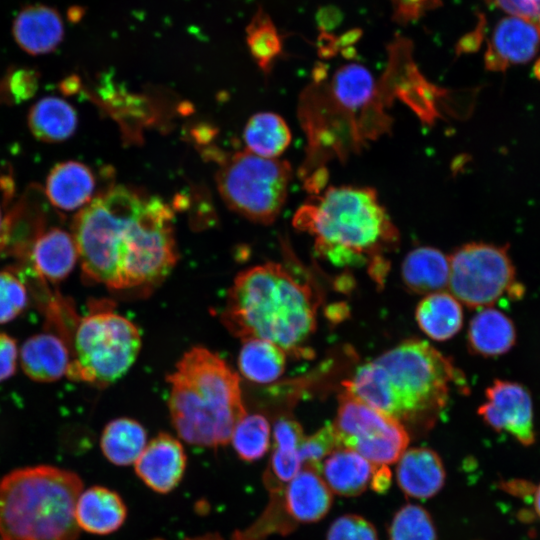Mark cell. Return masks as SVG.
I'll use <instances>...</instances> for the list:
<instances>
[{"label":"cell","mask_w":540,"mask_h":540,"mask_svg":"<svg viewBox=\"0 0 540 540\" xmlns=\"http://www.w3.org/2000/svg\"><path fill=\"white\" fill-rule=\"evenodd\" d=\"M452 362L429 343L409 339L359 366L344 392L396 419L428 428L458 379Z\"/></svg>","instance_id":"obj_1"},{"label":"cell","mask_w":540,"mask_h":540,"mask_svg":"<svg viewBox=\"0 0 540 540\" xmlns=\"http://www.w3.org/2000/svg\"><path fill=\"white\" fill-rule=\"evenodd\" d=\"M316 308L307 284L283 265L268 262L236 276L221 319L242 341L266 340L296 355L315 331Z\"/></svg>","instance_id":"obj_2"},{"label":"cell","mask_w":540,"mask_h":540,"mask_svg":"<svg viewBox=\"0 0 540 540\" xmlns=\"http://www.w3.org/2000/svg\"><path fill=\"white\" fill-rule=\"evenodd\" d=\"M171 422L182 440L208 448L227 445L247 414L238 374L216 353L188 350L167 376Z\"/></svg>","instance_id":"obj_3"},{"label":"cell","mask_w":540,"mask_h":540,"mask_svg":"<svg viewBox=\"0 0 540 540\" xmlns=\"http://www.w3.org/2000/svg\"><path fill=\"white\" fill-rule=\"evenodd\" d=\"M296 228L316 238L318 254L337 266H359L382 257L399 234L369 187H329L295 214Z\"/></svg>","instance_id":"obj_4"},{"label":"cell","mask_w":540,"mask_h":540,"mask_svg":"<svg viewBox=\"0 0 540 540\" xmlns=\"http://www.w3.org/2000/svg\"><path fill=\"white\" fill-rule=\"evenodd\" d=\"M76 473L49 465L16 469L0 482V540H77Z\"/></svg>","instance_id":"obj_5"},{"label":"cell","mask_w":540,"mask_h":540,"mask_svg":"<svg viewBox=\"0 0 540 540\" xmlns=\"http://www.w3.org/2000/svg\"><path fill=\"white\" fill-rule=\"evenodd\" d=\"M173 211L157 196L143 194L117 244L116 290L152 288L176 265Z\"/></svg>","instance_id":"obj_6"},{"label":"cell","mask_w":540,"mask_h":540,"mask_svg":"<svg viewBox=\"0 0 540 540\" xmlns=\"http://www.w3.org/2000/svg\"><path fill=\"white\" fill-rule=\"evenodd\" d=\"M71 347L67 377L106 387L133 365L141 348V335L133 322L115 312L112 302L96 301L78 320Z\"/></svg>","instance_id":"obj_7"},{"label":"cell","mask_w":540,"mask_h":540,"mask_svg":"<svg viewBox=\"0 0 540 540\" xmlns=\"http://www.w3.org/2000/svg\"><path fill=\"white\" fill-rule=\"evenodd\" d=\"M142 195L129 187L113 186L75 215L72 235L83 274L89 281L116 290L118 237Z\"/></svg>","instance_id":"obj_8"},{"label":"cell","mask_w":540,"mask_h":540,"mask_svg":"<svg viewBox=\"0 0 540 540\" xmlns=\"http://www.w3.org/2000/svg\"><path fill=\"white\" fill-rule=\"evenodd\" d=\"M291 177L287 161L242 151L224 160L216 179L231 210L256 223L271 224L285 204Z\"/></svg>","instance_id":"obj_9"},{"label":"cell","mask_w":540,"mask_h":540,"mask_svg":"<svg viewBox=\"0 0 540 540\" xmlns=\"http://www.w3.org/2000/svg\"><path fill=\"white\" fill-rule=\"evenodd\" d=\"M450 293L471 308L495 303L515 283L507 249L487 243H468L449 256Z\"/></svg>","instance_id":"obj_10"},{"label":"cell","mask_w":540,"mask_h":540,"mask_svg":"<svg viewBox=\"0 0 540 540\" xmlns=\"http://www.w3.org/2000/svg\"><path fill=\"white\" fill-rule=\"evenodd\" d=\"M332 425L340 448L351 449L377 466L398 461L409 443L399 421L346 392L339 397Z\"/></svg>","instance_id":"obj_11"},{"label":"cell","mask_w":540,"mask_h":540,"mask_svg":"<svg viewBox=\"0 0 540 540\" xmlns=\"http://www.w3.org/2000/svg\"><path fill=\"white\" fill-rule=\"evenodd\" d=\"M485 396L486 401L478 413L488 426L510 433L525 446L534 443L532 399L521 384L495 380L486 389Z\"/></svg>","instance_id":"obj_12"},{"label":"cell","mask_w":540,"mask_h":540,"mask_svg":"<svg viewBox=\"0 0 540 540\" xmlns=\"http://www.w3.org/2000/svg\"><path fill=\"white\" fill-rule=\"evenodd\" d=\"M187 457L181 442L167 433H160L147 442L134 463L137 476L153 491L171 492L180 483Z\"/></svg>","instance_id":"obj_13"},{"label":"cell","mask_w":540,"mask_h":540,"mask_svg":"<svg viewBox=\"0 0 540 540\" xmlns=\"http://www.w3.org/2000/svg\"><path fill=\"white\" fill-rule=\"evenodd\" d=\"M540 46L539 28L520 17L502 19L495 27L485 54L486 67L504 70L530 61Z\"/></svg>","instance_id":"obj_14"},{"label":"cell","mask_w":540,"mask_h":540,"mask_svg":"<svg viewBox=\"0 0 540 540\" xmlns=\"http://www.w3.org/2000/svg\"><path fill=\"white\" fill-rule=\"evenodd\" d=\"M283 509L293 523L321 520L332 505V492L315 469L303 465L282 492Z\"/></svg>","instance_id":"obj_15"},{"label":"cell","mask_w":540,"mask_h":540,"mask_svg":"<svg viewBox=\"0 0 540 540\" xmlns=\"http://www.w3.org/2000/svg\"><path fill=\"white\" fill-rule=\"evenodd\" d=\"M71 343L62 335L45 331L28 338L20 349L24 373L37 382H53L67 373Z\"/></svg>","instance_id":"obj_16"},{"label":"cell","mask_w":540,"mask_h":540,"mask_svg":"<svg viewBox=\"0 0 540 540\" xmlns=\"http://www.w3.org/2000/svg\"><path fill=\"white\" fill-rule=\"evenodd\" d=\"M12 33L16 43L31 55L54 51L64 37V26L59 12L46 5L24 7L16 16Z\"/></svg>","instance_id":"obj_17"},{"label":"cell","mask_w":540,"mask_h":540,"mask_svg":"<svg viewBox=\"0 0 540 540\" xmlns=\"http://www.w3.org/2000/svg\"><path fill=\"white\" fill-rule=\"evenodd\" d=\"M29 252L35 273L51 283L64 280L79 258L73 235L59 227L43 230Z\"/></svg>","instance_id":"obj_18"},{"label":"cell","mask_w":540,"mask_h":540,"mask_svg":"<svg viewBox=\"0 0 540 540\" xmlns=\"http://www.w3.org/2000/svg\"><path fill=\"white\" fill-rule=\"evenodd\" d=\"M445 476L441 458L429 448L406 449L398 459L397 482L409 497L427 499L434 496L443 487Z\"/></svg>","instance_id":"obj_19"},{"label":"cell","mask_w":540,"mask_h":540,"mask_svg":"<svg viewBox=\"0 0 540 540\" xmlns=\"http://www.w3.org/2000/svg\"><path fill=\"white\" fill-rule=\"evenodd\" d=\"M96 178L84 163L70 160L55 165L48 174L45 194L62 211L82 209L94 197Z\"/></svg>","instance_id":"obj_20"},{"label":"cell","mask_w":540,"mask_h":540,"mask_svg":"<svg viewBox=\"0 0 540 540\" xmlns=\"http://www.w3.org/2000/svg\"><path fill=\"white\" fill-rule=\"evenodd\" d=\"M378 86L371 72L363 65L349 63L341 66L324 87L328 107L336 114L352 116L366 108L376 97Z\"/></svg>","instance_id":"obj_21"},{"label":"cell","mask_w":540,"mask_h":540,"mask_svg":"<svg viewBox=\"0 0 540 540\" xmlns=\"http://www.w3.org/2000/svg\"><path fill=\"white\" fill-rule=\"evenodd\" d=\"M79 528L89 533L106 535L118 530L127 516L121 496L102 486L81 492L75 509Z\"/></svg>","instance_id":"obj_22"},{"label":"cell","mask_w":540,"mask_h":540,"mask_svg":"<svg viewBox=\"0 0 540 540\" xmlns=\"http://www.w3.org/2000/svg\"><path fill=\"white\" fill-rule=\"evenodd\" d=\"M376 466L351 449L337 448L323 460L319 473L331 492L351 497L367 489Z\"/></svg>","instance_id":"obj_23"},{"label":"cell","mask_w":540,"mask_h":540,"mask_svg":"<svg viewBox=\"0 0 540 540\" xmlns=\"http://www.w3.org/2000/svg\"><path fill=\"white\" fill-rule=\"evenodd\" d=\"M449 256L429 246L411 250L401 266L404 285L416 294H431L443 291L449 282Z\"/></svg>","instance_id":"obj_24"},{"label":"cell","mask_w":540,"mask_h":540,"mask_svg":"<svg viewBox=\"0 0 540 540\" xmlns=\"http://www.w3.org/2000/svg\"><path fill=\"white\" fill-rule=\"evenodd\" d=\"M515 341L516 329L512 320L497 309L484 307L470 321L468 345L477 355H502L513 347Z\"/></svg>","instance_id":"obj_25"},{"label":"cell","mask_w":540,"mask_h":540,"mask_svg":"<svg viewBox=\"0 0 540 540\" xmlns=\"http://www.w3.org/2000/svg\"><path fill=\"white\" fill-rule=\"evenodd\" d=\"M28 127L39 141L57 143L69 139L78 124L77 113L67 101L47 96L29 110Z\"/></svg>","instance_id":"obj_26"},{"label":"cell","mask_w":540,"mask_h":540,"mask_svg":"<svg viewBox=\"0 0 540 540\" xmlns=\"http://www.w3.org/2000/svg\"><path fill=\"white\" fill-rule=\"evenodd\" d=\"M415 318L420 329L436 341L452 338L463 325L460 302L444 291L426 295L417 305Z\"/></svg>","instance_id":"obj_27"},{"label":"cell","mask_w":540,"mask_h":540,"mask_svg":"<svg viewBox=\"0 0 540 540\" xmlns=\"http://www.w3.org/2000/svg\"><path fill=\"white\" fill-rule=\"evenodd\" d=\"M147 444L145 428L131 418L110 421L103 429L100 446L111 463L127 466L136 462Z\"/></svg>","instance_id":"obj_28"},{"label":"cell","mask_w":540,"mask_h":540,"mask_svg":"<svg viewBox=\"0 0 540 540\" xmlns=\"http://www.w3.org/2000/svg\"><path fill=\"white\" fill-rule=\"evenodd\" d=\"M242 342L238 368L243 377L255 383L267 384L283 374L287 353L281 347L262 339Z\"/></svg>","instance_id":"obj_29"},{"label":"cell","mask_w":540,"mask_h":540,"mask_svg":"<svg viewBox=\"0 0 540 540\" xmlns=\"http://www.w3.org/2000/svg\"><path fill=\"white\" fill-rule=\"evenodd\" d=\"M243 138L247 151L260 157L275 159L288 148L291 132L281 116L272 112H261L248 120Z\"/></svg>","instance_id":"obj_30"},{"label":"cell","mask_w":540,"mask_h":540,"mask_svg":"<svg viewBox=\"0 0 540 540\" xmlns=\"http://www.w3.org/2000/svg\"><path fill=\"white\" fill-rule=\"evenodd\" d=\"M231 443L239 458L246 462L261 459L269 450L271 427L261 414H246L235 426Z\"/></svg>","instance_id":"obj_31"},{"label":"cell","mask_w":540,"mask_h":540,"mask_svg":"<svg viewBox=\"0 0 540 540\" xmlns=\"http://www.w3.org/2000/svg\"><path fill=\"white\" fill-rule=\"evenodd\" d=\"M249 51L258 66L268 71L282 49L281 38L269 15L261 8L252 17L246 28Z\"/></svg>","instance_id":"obj_32"},{"label":"cell","mask_w":540,"mask_h":540,"mask_svg":"<svg viewBox=\"0 0 540 540\" xmlns=\"http://www.w3.org/2000/svg\"><path fill=\"white\" fill-rule=\"evenodd\" d=\"M389 540H437L430 514L419 505H404L392 519Z\"/></svg>","instance_id":"obj_33"},{"label":"cell","mask_w":540,"mask_h":540,"mask_svg":"<svg viewBox=\"0 0 540 540\" xmlns=\"http://www.w3.org/2000/svg\"><path fill=\"white\" fill-rule=\"evenodd\" d=\"M28 303V293L21 279L11 271H0V324L19 316Z\"/></svg>","instance_id":"obj_34"},{"label":"cell","mask_w":540,"mask_h":540,"mask_svg":"<svg viewBox=\"0 0 540 540\" xmlns=\"http://www.w3.org/2000/svg\"><path fill=\"white\" fill-rule=\"evenodd\" d=\"M40 74L32 68L10 70L0 81V100L21 103L31 99L39 87Z\"/></svg>","instance_id":"obj_35"},{"label":"cell","mask_w":540,"mask_h":540,"mask_svg":"<svg viewBox=\"0 0 540 540\" xmlns=\"http://www.w3.org/2000/svg\"><path fill=\"white\" fill-rule=\"evenodd\" d=\"M339 447L332 424H326L309 437H305L299 448L302 464L320 471L323 460Z\"/></svg>","instance_id":"obj_36"},{"label":"cell","mask_w":540,"mask_h":540,"mask_svg":"<svg viewBox=\"0 0 540 540\" xmlns=\"http://www.w3.org/2000/svg\"><path fill=\"white\" fill-rule=\"evenodd\" d=\"M302 466L299 450L273 449L266 472V484L272 492L282 493L285 486L296 476Z\"/></svg>","instance_id":"obj_37"},{"label":"cell","mask_w":540,"mask_h":540,"mask_svg":"<svg viewBox=\"0 0 540 540\" xmlns=\"http://www.w3.org/2000/svg\"><path fill=\"white\" fill-rule=\"evenodd\" d=\"M327 540H378L375 527L365 518L347 514L337 518L330 526Z\"/></svg>","instance_id":"obj_38"},{"label":"cell","mask_w":540,"mask_h":540,"mask_svg":"<svg viewBox=\"0 0 540 540\" xmlns=\"http://www.w3.org/2000/svg\"><path fill=\"white\" fill-rule=\"evenodd\" d=\"M273 449L298 451L305 439L301 425L290 417H280L273 426Z\"/></svg>","instance_id":"obj_39"},{"label":"cell","mask_w":540,"mask_h":540,"mask_svg":"<svg viewBox=\"0 0 540 540\" xmlns=\"http://www.w3.org/2000/svg\"><path fill=\"white\" fill-rule=\"evenodd\" d=\"M393 19L398 23L417 20L424 13L441 5V0H391Z\"/></svg>","instance_id":"obj_40"},{"label":"cell","mask_w":540,"mask_h":540,"mask_svg":"<svg viewBox=\"0 0 540 540\" xmlns=\"http://www.w3.org/2000/svg\"><path fill=\"white\" fill-rule=\"evenodd\" d=\"M18 348L14 338L0 333V382L10 378L16 371Z\"/></svg>","instance_id":"obj_41"},{"label":"cell","mask_w":540,"mask_h":540,"mask_svg":"<svg viewBox=\"0 0 540 540\" xmlns=\"http://www.w3.org/2000/svg\"><path fill=\"white\" fill-rule=\"evenodd\" d=\"M492 2L511 16L523 18L534 24L535 0H492Z\"/></svg>","instance_id":"obj_42"},{"label":"cell","mask_w":540,"mask_h":540,"mask_svg":"<svg viewBox=\"0 0 540 540\" xmlns=\"http://www.w3.org/2000/svg\"><path fill=\"white\" fill-rule=\"evenodd\" d=\"M391 484V471L387 465L376 466L370 485L376 492H385Z\"/></svg>","instance_id":"obj_43"},{"label":"cell","mask_w":540,"mask_h":540,"mask_svg":"<svg viewBox=\"0 0 540 540\" xmlns=\"http://www.w3.org/2000/svg\"><path fill=\"white\" fill-rule=\"evenodd\" d=\"M11 242V226L8 217H3L0 207V252Z\"/></svg>","instance_id":"obj_44"},{"label":"cell","mask_w":540,"mask_h":540,"mask_svg":"<svg viewBox=\"0 0 540 540\" xmlns=\"http://www.w3.org/2000/svg\"><path fill=\"white\" fill-rule=\"evenodd\" d=\"M59 88L63 94H74L80 89V78L77 75L68 76L60 82Z\"/></svg>","instance_id":"obj_45"},{"label":"cell","mask_w":540,"mask_h":540,"mask_svg":"<svg viewBox=\"0 0 540 540\" xmlns=\"http://www.w3.org/2000/svg\"><path fill=\"white\" fill-rule=\"evenodd\" d=\"M84 14L85 9L81 6H71L67 11V17L69 21L73 23L79 22Z\"/></svg>","instance_id":"obj_46"},{"label":"cell","mask_w":540,"mask_h":540,"mask_svg":"<svg viewBox=\"0 0 540 540\" xmlns=\"http://www.w3.org/2000/svg\"><path fill=\"white\" fill-rule=\"evenodd\" d=\"M535 508H536V512L540 516V485L537 488L536 493H535Z\"/></svg>","instance_id":"obj_47"},{"label":"cell","mask_w":540,"mask_h":540,"mask_svg":"<svg viewBox=\"0 0 540 540\" xmlns=\"http://www.w3.org/2000/svg\"><path fill=\"white\" fill-rule=\"evenodd\" d=\"M535 73L540 78V61L535 66Z\"/></svg>","instance_id":"obj_48"}]
</instances>
